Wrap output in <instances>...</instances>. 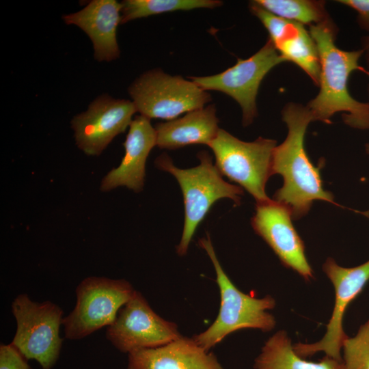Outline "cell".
Wrapping results in <instances>:
<instances>
[{
	"mask_svg": "<svg viewBox=\"0 0 369 369\" xmlns=\"http://www.w3.org/2000/svg\"><path fill=\"white\" fill-rule=\"evenodd\" d=\"M309 32L316 46L320 67L319 92L306 105L314 120L330 124L331 118L341 113L346 125L369 130V102L354 98L348 88L354 71L369 77V70L359 64L362 49L344 51L337 47L338 29L331 18L310 25Z\"/></svg>",
	"mask_w": 369,
	"mask_h": 369,
	"instance_id": "obj_1",
	"label": "cell"
},
{
	"mask_svg": "<svg viewBox=\"0 0 369 369\" xmlns=\"http://www.w3.org/2000/svg\"><path fill=\"white\" fill-rule=\"evenodd\" d=\"M282 117L288 134L274 149L272 174L281 175L284 182L275 193L273 200L287 206L294 219L304 217L316 200L337 205L333 195L323 187L319 169L313 165L305 149L307 128L314 122L310 109L290 102L284 107Z\"/></svg>",
	"mask_w": 369,
	"mask_h": 369,
	"instance_id": "obj_2",
	"label": "cell"
},
{
	"mask_svg": "<svg viewBox=\"0 0 369 369\" xmlns=\"http://www.w3.org/2000/svg\"><path fill=\"white\" fill-rule=\"evenodd\" d=\"M210 258L216 273L220 292L218 315L204 331L192 338L206 351L221 342L229 334L243 329H259L263 332L274 329L276 320L268 311L275 306L271 295L256 298L241 291L223 271L216 256L210 236L198 241Z\"/></svg>",
	"mask_w": 369,
	"mask_h": 369,
	"instance_id": "obj_3",
	"label": "cell"
},
{
	"mask_svg": "<svg viewBox=\"0 0 369 369\" xmlns=\"http://www.w3.org/2000/svg\"><path fill=\"white\" fill-rule=\"evenodd\" d=\"M200 163L189 169H180L166 154L156 158V166L173 175L182 192L184 221L181 239L176 246L177 254L184 256L199 224L213 204L222 198H230L239 204L243 194L241 187L225 181L212 162L208 152L203 150L197 155Z\"/></svg>",
	"mask_w": 369,
	"mask_h": 369,
	"instance_id": "obj_4",
	"label": "cell"
},
{
	"mask_svg": "<svg viewBox=\"0 0 369 369\" xmlns=\"http://www.w3.org/2000/svg\"><path fill=\"white\" fill-rule=\"evenodd\" d=\"M276 144L274 139L262 137L253 141H244L219 128L208 146L221 175L245 189L256 203H262L271 200L265 188L273 175L272 159Z\"/></svg>",
	"mask_w": 369,
	"mask_h": 369,
	"instance_id": "obj_5",
	"label": "cell"
},
{
	"mask_svg": "<svg viewBox=\"0 0 369 369\" xmlns=\"http://www.w3.org/2000/svg\"><path fill=\"white\" fill-rule=\"evenodd\" d=\"M128 93L137 111L150 120H172L205 107L211 100L210 94L193 81L159 68L141 74L130 85Z\"/></svg>",
	"mask_w": 369,
	"mask_h": 369,
	"instance_id": "obj_6",
	"label": "cell"
},
{
	"mask_svg": "<svg viewBox=\"0 0 369 369\" xmlns=\"http://www.w3.org/2000/svg\"><path fill=\"white\" fill-rule=\"evenodd\" d=\"M135 291L124 279L104 277L84 279L77 288L74 310L62 320L65 338L81 339L105 326L111 325L119 310Z\"/></svg>",
	"mask_w": 369,
	"mask_h": 369,
	"instance_id": "obj_7",
	"label": "cell"
},
{
	"mask_svg": "<svg viewBox=\"0 0 369 369\" xmlns=\"http://www.w3.org/2000/svg\"><path fill=\"white\" fill-rule=\"evenodd\" d=\"M17 329L12 342L27 359H36L42 369H51L59 355L63 311L49 301H32L26 294L13 301Z\"/></svg>",
	"mask_w": 369,
	"mask_h": 369,
	"instance_id": "obj_8",
	"label": "cell"
},
{
	"mask_svg": "<svg viewBox=\"0 0 369 369\" xmlns=\"http://www.w3.org/2000/svg\"><path fill=\"white\" fill-rule=\"evenodd\" d=\"M286 61L280 55L269 38L256 53L236 63L221 73L205 77H191L205 91L223 92L240 105L244 126L251 124L258 115L256 98L261 82L276 66Z\"/></svg>",
	"mask_w": 369,
	"mask_h": 369,
	"instance_id": "obj_9",
	"label": "cell"
},
{
	"mask_svg": "<svg viewBox=\"0 0 369 369\" xmlns=\"http://www.w3.org/2000/svg\"><path fill=\"white\" fill-rule=\"evenodd\" d=\"M323 270L335 290V303L327 331L322 339L315 343L299 342L292 346L295 353L303 359L323 352L326 356L342 361V347L348 337L343 329L344 316L348 305L369 281V260L354 267H343L333 258H328Z\"/></svg>",
	"mask_w": 369,
	"mask_h": 369,
	"instance_id": "obj_10",
	"label": "cell"
},
{
	"mask_svg": "<svg viewBox=\"0 0 369 369\" xmlns=\"http://www.w3.org/2000/svg\"><path fill=\"white\" fill-rule=\"evenodd\" d=\"M181 336L178 325L154 312L137 290L106 331L112 344L128 353L136 349L161 346Z\"/></svg>",
	"mask_w": 369,
	"mask_h": 369,
	"instance_id": "obj_11",
	"label": "cell"
},
{
	"mask_svg": "<svg viewBox=\"0 0 369 369\" xmlns=\"http://www.w3.org/2000/svg\"><path fill=\"white\" fill-rule=\"evenodd\" d=\"M136 112L133 101L99 96L71 121L76 145L88 156H99L129 127Z\"/></svg>",
	"mask_w": 369,
	"mask_h": 369,
	"instance_id": "obj_12",
	"label": "cell"
},
{
	"mask_svg": "<svg viewBox=\"0 0 369 369\" xmlns=\"http://www.w3.org/2000/svg\"><path fill=\"white\" fill-rule=\"evenodd\" d=\"M292 219L287 206L271 199L256 203L251 224L284 266L310 281L314 277L313 271L305 254L304 243L295 229Z\"/></svg>",
	"mask_w": 369,
	"mask_h": 369,
	"instance_id": "obj_13",
	"label": "cell"
},
{
	"mask_svg": "<svg viewBox=\"0 0 369 369\" xmlns=\"http://www.w3.org/2000/svg\"><path fill=\"white\" fill-rule=\"evenodd\" d=\"M249 10L267 30L275 48L286 61L302 69L318 86L320 67L318 51L309 31L297 22L278 17L266 11L254 1Z\"/></svg>",
	"mask_w": 369,
	"mask_h": 369,
	"instance_id": "obj_14",
	"label": "cell"
},
{
	"mask_svg": "<svg viewBox=\"0 0 369 369\" xmlns=\"http://www.w3.org/2000/svg\"><path fill=\"white\" fill-rule=\"evenodd\" d=\"M123 146L124 156L120 165L101 180V191L108 192L118 187H126L136 193L143 189L147 158L156 146V131L150 120L141 115L136 116L129 126Z\"/></svg>",
	"mask_w": 369,
	"mask_h": 369,
	"instance_id": "obj_15",
	"label": "cell"
},
{
	"mask_svg": "<svg viewBox=\"0 0 369 369\" xmlns=\"http://www.w3.org/2000/svg\"><path fill=\"white\" fill-rule=\"evenodd\" d=\"M122 3L115 0H92L81 10L65 14L67 25L81 28L93 44L94 58L110 62L120 57L117 28L121 24Z\"/></svg>",
	"mask_w": 369,
	"mask_h": 369,
	"instance_id": "obj_16",
	"label": "cell"
},
{
	"mask_svg": "<svg viewBox=\"0 0 369 369\" xmlns=\"http://www.w3.org/2000/svg\"><path fill=\"white\" fill-rule=\"evenodd\" d=\"M127 369H223L215 355L181 336L161 346L128 353Z\"/></svg>",
	"mask_w": 369,
	"mask_h": 369,
	"instance_id": "obj_17",
	"label": "cell"
},
{
	"mask_svg": "<svg viewBox=\"0 0 369 369\" xmlns=\"http://www.w3.org/2000/svg\"><path fill=\"white\" fill-rule=\"evenodd\" d=\"M218 123L214 105L191 111L182 118L155 126L156 146L168 150L193 144L208 146L218 133Z\"/></svg>",
	"mask_w": 369,
	"mask_h": 369,
	"instance_id": "obj_18",
	"label": "cell"
},
{
	"mask_svg": "<svg viewBox=\"0 0 369 369\" xmlns=\"http://www.w3.org/2000/svg\"><path fill=\"white\" fill-rule=\"evenodd\" d=\"M254 366L255 369H345L342 361L326 355L318 362L301 358L294 351L291 340L284 330L266 341Z\"/></svg>",
	"mask_w": 369,
	"mask_h": 369,
	"instance_id": "obj_19",
	"label": "cell"
},
{
	"mask_svg": "<svg viewBox=\"0 0 369 369\" xmlns=\"http://www.w3.org/2000/svg\"><path fill=\"white\" fill-rule=\"evenodd\" d=\"M121 24L131 20L178 10L213 9L222 5L218 0H124L121 1Z\"/></svg>",
	"mask_w": 369,
	"mask_h": 369,
	"instance_id": "obj_20",
	"label": "cell"
},
{
	"mask_svg": "<svg viewBox=\"0 0 369 369\" xmlns=\"http://www.w3.org/2000/svg\"><path fill=\"white\" fill-rule=\"evenodd\" d=\"M256 4L284 19L303 25L318 24L329 18L325 1L313 0H256Z\"/></svg>",
	"mask_w": 369,
	"mask_h": 369,
	"instance_id": "obj_21",
	"label": "cell"
},
{
	"mask_svg": "<svg viewBox=\"0 0 369 369\" xmlns=\"http://www.w3.org/2000/svg\"><path fill=\"white\" fill-rule=\"evenodd\" d=\"M342 350L345 369H369V320L359 327L355 336L345 339Z\"/></svg>",
	"mask_w": 369,
	"mask_h": 369,
	"instance_id": "obj_22",
	"label": "cell"
},
{
	"mask_svg": "<svg viewBox=\"0 0 369 369\" xmlns=\"http://www.w3.org/2000/svg\"><path fill=\"white\" fill-rule=\"evenodd\" d=\"M27 360L13 344H1L0 369H31Z\"/></svg>",
	"mask_w": 369,
	"mask_h": 369,
	"instance_id": "obj_23",
	"label": "cell"
},
{
	"mask_svg": "<svg viewBox=\"0 0 369 369\" xmlns=\"http://www.w3.org/2000/svg\"><path fill=\"white\" fill-rule=\"evenodd\" d=\"M337 2L355 11L359 27L369 34V0H340Z\"/></svg>",
	"mask_w": 369,
	"mask_h": 369,
	"instance_id": "obj_24",
	"label": "cell"
},
{
	"mask_svg": "<svg viewBox=\"0 0 369 369\" xmlns=\"http://www.w3.org/2000/svg\"><path fill=\"white\" fill-rule=\"evenodd\" d=\"M362 51L364 52L366 62L369 67V34L362 38Z\"/></svg>",
	"mask_w": 369,
	"mask_h": 369,
	"instance_id": "obj_25",
	"label": "cell"
},
{
	"mask_svg": "<svg viewBox=\"0 0 369 369\" xmlns=\"http://www.w3.org/2000/svg\"><path fill=\"white\" fill-rule=\"evenodd\" d=\"M366 152L369 155V143L365 146Z\"/></svg>",
	"mask_w": 369,
	"mask_h": 369,
	"instance_id": "obj_26",
	"label": "cell"
},
{
	"mask_svg": "<svg viewBox=\"0 0 369 369\" xmlns=\"http://www.w3.org/2000/svg\"><path fill=\"white\" fill-rule=\"evenodd\" d=\"M368 102H369V85H368Z\"/></svg>",
	"mask_w": 369,
	"mask_h": 369,
	"instance_id": "obj_27",
	"label": "cell"
}]
</instances>
